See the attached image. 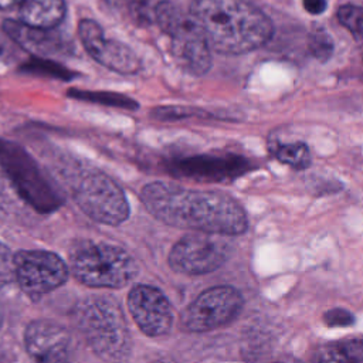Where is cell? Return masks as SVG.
Masks as SVG:
<instances>
[{"label":"cell","instance_id":"cell-1","mask_svg":"<svg viewBox=\"0 0 363 363\" xmlns=\"http://www.w3.org/2000/svg\"><path fill=\"white\" fill-rule=\"evenodd\" d=\"M140 201L155 218L172 227L216 235H238L248 228L241 204L221 191L152 182L142 189Z\"/></svg>","mask_w":363,"mask_h":363},{"label":"cell","instance_id":"cell-2","mask_svg":"<svg viewBox=\"0 0 363 363\" xmlns=\"http://www.w3.org/2000/svg\"><path fill=\"white\" fill-rule=\"evenodd\" d=\"M190 16L211 50L237 55L269 41L274 27L268 16L247 0H193Z\"/></svg>","mask_w":363,"mask_h":363},{"label":"cell","instance_id":"cell-3","mask_svg":"<svg viewBox=\"0 0 363 363\" xmlns=\"http://www.w3.org/2000/svg\"><path fill=\"white\" fill-rule=\"evenodd\" d=\"M72 323L89 349L109 363L126 362L132 337L121 306L108 296H88L72 309Z\"/></svg>","mask_w":363,"mask_h":363},{"label":"cell","instance_id":"cell-4","mask_svg":"<svg viewBox=\"0 0 363 363\" xmlns=\"http://www.w3.org/2000/svg\"><path fill=\"white\" fill-rule=\"evenodd\" d=\"M69 271L82 285L118 289L138 277L139 267L135 258L118 245L82 241L69 252Z\"/></svg>","mask_w":363,"mask_h":363},{"label":"cell","instance_id":"cell-5","mask_svg":"<svg viewBox=\"0 0 363 363\" xmlns=\"http://www.w3.org/2000/svg\"><path fill=\"white\" fill-rule=\"evenodd\" d=\"M0 167L17 194L35 211L48 214L58 210L62 197L44 176L33 156L18 143L0 139Z\"/></svg>","mask_w":363,"mask_h":363},{"label":"cell","instance_id":"cell-6","mask_svg":"<svg viewBox=\"0 0 363 363\" xmlns=\"http://www.w3.org/2000/svg\"><path fill=\"white\" fill-rule=\"evenodd\" d=\"M153 18L160 30L170 37L176 61L193 75H204L211 67V48L193 17L184 14L170 0L159 1Z\"/></svg>","mask_w":363,"mask_h":363},{"label":"cell","instance_id":"cell-7","mask_svg":"<svg viewBox=\"0 0 363 363\" xmlns=\"http://www.w3.org/2000/svg\"><path fill=\"white\" fill-rule=\"evenodd\" d=\"M77 206L94 221L119 225L129 217V203L119 184L101 172L85 173L75 184Z\"/></svg>","mask_w":363,"mask_h":363},{"label":"cell","instance_id":"cell-8","mask_svg":"<svg viewBox=\"0 0 363 363\" xmlns=\"http://www.w3.org/2000/svg\"><path fill=\"white\" fill-rule=\"evenodd\" d=\"M240 291L230 285L203 291L180 313V326L187 332H208L233 322L242 309Z\"/></svg>","mask_w":363,"mask_h":363},{"label":"cell","instance_id":"cell-9","mask_svg":"<svg viewBox=\"0 0 363 363\" xmlns=\"http://www.w3.org/2000/svg\"><path fill=\"white\" fill-rule=\"evenodd\" d=\"M69 272V265L51 251L21 250L14 254V281L33 299L62 286Z\"/></svg>","mask_w":363,"mask_h":363},{"label":"cell","instance_id":"cell-10","mask_svg":"<svg viewBox=\"0 0 363 363\" xmlns=\"http://www.w3.org/2000/svg\"><path fill=\"white\" fill-rule=\"evenodd\" d=\"M230 247L216 234L190 233L183 235L169 252V265L174 272L203 275L218 269L228 258Z\"/></svg>","mask_w":363,"mask_h":363},{"label":"cell","instance_id":"cell-11","mask_svg":"<svg viewBox=\"0 0 363 363\" xmlns=\"http://www.w3.org/2000/svg\"><path fill=\"white\" fill-rule=\"evenodd\" d=\"M78 34L86 52L101 65L123 75H135L142 64L136 52L122 41L105 38L101 26L84 18L78 24Z\"/></svg>","mask_w":363,"mask_h":363},{"label":"cell","instance_id":"cell-12","mask_svg":"<svg viewBox=\"0 0 363 363\" xmlns=\"http://www.w3.org/2000/svg\"><path fill=\"white\" fill-rule=\"evenodd\" d=\"M128 308L136 326L150 337L164 336L173 325V309L164 294L152 285H135L128 295Z\"/></svg>","mask_w":363,"mask_h":363},{"label":"cell","instance_id":"cell-13","mask_svg":"<svg viewBox=\"0 0 363 363\" xmlns=\"http://www.w3.org/2000/svg\"><path fill=\"white\" fill-rule=\"evenodd\" d=\"M250 169V162L237 155H194L173 159L167 170L176 177L203 183L227 182Z\"/></svg>","mask_w":363,"mask_h":363},{"label":"cell","instance_id":"cell-14","mask_svg":"<svg viewBox=\"0 0 363 363\" xmlns=\"http://www.w3.org/2000/svg\"><path fill=\"white\" fill-rule=\"evenodd\" d=\"M24 346L35 363H68L74 354V339L69 330L48 319L28 323Z\"/></svg>","mask_w":363,"mask_h":363},{"label":"cell","instance_id":"cell-15","mask_svg":"<svg viewBox=\"0 0 363 363\" xmlns=\"http://www.w3.org/2000/svg\"><path fill=\"white\" fill-rule=\"evenodd\" d=\"M3 28L16 45L31 52L33 57L50 58L69 54L72 50L71 43L54 28H37L20 20H6Z\"/></svg>","mask_w":363,"mask_h":363},{"label":"cell","instance_id":"cell-16","mask_svg":"<svg viewBox=\"0 0 363 363\" xmlns=\"http://www.w3.org/2000/svg\"><path fill=\"white\" fill-rule=\"evenodd\" d=\"M20 21L37 28H54L65 14L64 0H21Z\"/></svg>","mask_w":363,"mask_h":363},{"label":"cell","instance_id":"cell-17","mask_svg":"<svg viewBox=\"0 0 363 363\" xmlns=\"http://www.w3.org/2000/svg\"><path fill=\"white\" fill-rule=\"evenodd\" d=\"M319 363H363V339H343L323 345Z\"/></svg>","mask_w":363,"mask_h":363},{"label":"cell","instance_id":"cell-18","mask_svg":"<svg viewBox=\"0 0 363 363\" xmlns=\"http://www.w3.org/2000/svg\"><path fill=\"white\" fill-rule=\"evenodd\" d=\"M67 94H68L69 98H74V99H78V101L99 104V105L119 108V109L135 111V109L139 108V104L135 99H132L130 96H126V95L118 94V92H111V91L69 89Z\"/></svg>","mask_w":363,"mask_h":363},{"label":"cell","instance_id":"cell-19","mask_svg":"<svg viewBox=\"0 0 363 363\" xmlns=\"http://www.w3.org/2000/svg\"><path fill=\"white\" fill-rule=\"evenodd\" d=\"M20 71L31 75H40L61 81H71L75 77V74L65 65L43 57H31L28 61L21 64Z\"/></svg>","mask_w":363,"mask_h":363},{"label":"cell","instance_id":"cell-20","mask_svg":"<svg viewBox=\"0 0 363 363\" xmlns=\"http://www.w3.org/2000/svg\"><path fill=\"white\" fill-rule=\"evenodd\" d=\"M275 156L279 162L296 170L306 169L311 164V153L303 142L282 145L275 150Z\"/></svg>","mask_w":363,"mask_h":363},{"label":"cell","instance_id":"cell-21","mask_svg":"<svg viewBox=\"0 0 363 363\" xmlns=\"http://www.w3.org/2000/svg\"><path fill=\"white\" fill-rule=\"evenodd\" d=\"M108 9L128 14L135 23L146 24L149 17L150 0H102Z\"/></svg>","mask_w":363,"mask_h":363},{"label":"cell","instance_id":"cell-22","mask_svg":"<svg viewBox=\"0 0 363 363\" xmlns=\"http://www.w3.org/2000/svg\"><path fill=\"white\" fill-rule=\"evenodd\" d=\"M337 20L349 30L356 41L363 43V7L345 4L337 10Z\"/></svg>","mask_w":363,"mask_h":363},{"label":"cell","instance_id":"cell-23","mask_svg":"<svg viewBox=\"0 0 363 363\" xmlns=\"http://www.w3.org/2000/svg\"><path fill=\"white\" fill-rule=\"evenodd\" d=\"M308 48L315 60L326 62L333 52V40L329 33H326L322 27H318L309 34Z\"/></svg>","mask_w":363,"mask_h":363},{"label":"cell","instance_id":"cell-24","mask_svg":"<svg viewBox=\"0 0 363 363\" xmlns=\"http://www.w3.org/2000/svg\"><path fill=\"white\" fill-rule=\"evenodd\" d=\"M199 113H200L199 111H194L186 106H157L150 112V116L157 121L170 122V121H180L190 116H196Z\"/></svg>","mask_w":363,"mask_h":363},{"label":"cell","instance_id":"cell-25","mask_svg":"<svg viewBox=\"0 0 363 363\" xmlns=\"http://www.w3.org/2000/svg\"><path fill=\"white\" fill-rule=\"evenodd\" d=\"M14 281V254L0 241V289Z\"/></svg>","mask_w":363,"mask_h":363},{"label":"cell","instance_id":"cell-26","mask_svg":"<svg viewBox=\"0 0 363 363\" xmlns=\"http://www.w3.org/2000/svg\"><path fill=\"white\" fill-rule=\"evenodd\" d=\"M323 320L328 326H349L354 322V316L342 308H335L323 315Z\"/></svg>","mask_w":363,"mask_h":363},{"label":"cell","instance_id":"cell-27","mask_svg":"<svg viewBox=\"0 0 363 363\" xmlns=\"http://www.w3.org/2000/svg\"><path fill=\"white\" fill-rule=\"evenodd\" d=\"M14 57V41L10 35L0 28V61H9Z\"/></svg>","mask_w":363,"mask_h":363},{"label":"cell","instance_id":"cell-28","mask_svg":"<svg viewBox=\"0 0 363 363\" xmlns=\"http://www.w3.org/2000/svg\"><path fill=\"white\" fill-rule=\"evenodd\" d=\"M326 0H303V7L311 14H320L326 10Z\"/></svg>","mask_w":363,"mask_h":363},{"label":"cell","instance_id":"cell-29","mask_svg":"<svg viewBox=\"0 0 363 363\" xmlns=\"http://www.w3.org/2000/svg\"><path fill=\"white\" fill-rule=\"evenodd\" d=\"M17 3H21V0H0V10H7L16 6Z\"/></svg>","mask_w":363,"mask_h":363},{"label":"cell","instance_id":"cell-30","mask_svg":"<svg viewBox=\"0 0 363 363\" xmlns=\"http://www.w3.org/2000/svg\"><path fill=\"white\" fill-rule=\"evenodd\" d=\"M274 363H305V362H302V360H299L296 357H292V356H284V357L275 360Z\"/></svg>","mask_w":363,"mask_h":363},{"label":"cell","instance_id":"cell-31","mask_svg":"<svg viewBox=\"0 0 363 363\" xmlns=\"http://www.w3.org/2000/svg\"><path fill=\"white\" fill-rule=\"evenodd\" d=\"M1 323H3V313H1V309H0V328H1Z\"/></svg>","mask_w":363,"mask_h":363}]
</instances>
